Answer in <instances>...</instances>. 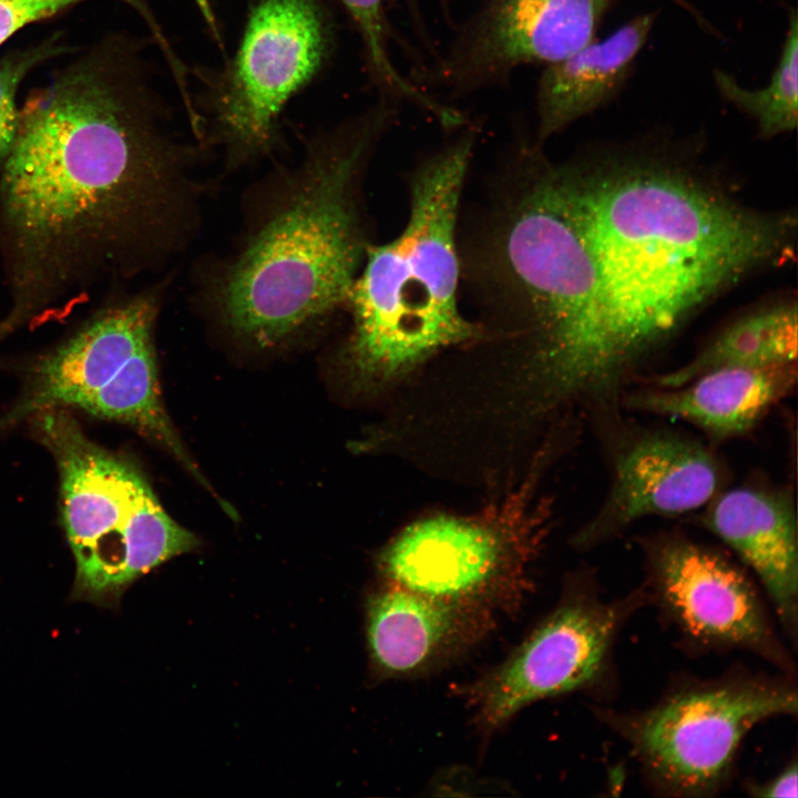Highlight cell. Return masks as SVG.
<instances>
[{
    "instance_id": "cell-15",
    "label": "cell",
    "mask_w": 798,
    "mask_h": 798,
    "mask_svg": "<svg viewBox=\"0 0 798 798\" xmlns=\"http://www.w3.org/2000/svg\"><path fill=\"white\" fill-rule=\"evenodd\" d=\"M796 381L797 364L719 368L678 387L627 392L623 403L688 421L715 439H728L749 431L790 393Z\"/></svg>"
},
{
    "instance_id": "cell-19",
    "label": "cell",
    "mask_w": 798,
    "mask_h": 798,
    "mask_svg": "<svg viewBox=\"0 0 798 798\" xmlns=\"http://www.w3.org/2000/svg\"><path fill=\"white\" fill-rule=\"evenodd\" d=\"M348 11L364 40L371 66L380 81L392 92L423 106L441 122L450 109L424 95L406 80L389 58L386 42L385 0H339Z\"/></svg>"
},
{
    "instance_id": "cell-8",
    "label": "cell",
    "mask_w": 798,
    "mask_h": 798,
    "mask_svg": "<svg viewBox=\"0 0 798 798\" xmlns=\"http://www.w3.org/2000/svg\"><path fill=\"white\" fill-rule=\"evenodd\" d=\"M330 44L319 0H253L239 48L211 103L213 135L227 168L272 150L283 108L319 71Z\"/></svg>"
},
{
    "instance_id": "cell-18",
    "label": "cell",
    "mask_w": 798,
    "mask_h": 798,
    "mask_svg": "<svg viewBox=\"0 0 798 798\" xmlns=\"http://www.w3.org/2000/svg\"><path fill=\"white\" fill-rule=\"evenodd\" d=\"M798 24L795 9L788 16V29L780 58L770 81L760 89L744 88L733 75L714 70L713 79L722 98L749 115L760 137L770 139L791 132L798 117Z\"/></svg>"
},
{
    "instance_id": "cell-13",
    "label": "cell",
    "mask_w": 798,
    "mask_h": 798,
    "mask_svg": "<svg viewBox=\"0 0 798 798\" xmlns=\"http://www.w3.org/2000/svg\"><path fill=\"white\" fill-rule=\"evenodd\" d=\"M494 627L491 610L385 582L366 604L370 665L381 678L432 669L478 644Z\"/></svg>"
},
{
    "instance_id": "cell-14",
    "label": "cell",
    "mask_w": 798,
    "mask_h": 798,
    "mask_svg": "<svg viewBox=\"0 0 798 798\" xmlns=\"http://www.w3.org/2000/svg\"><path fill=\"white\" fill-rule=\"evenodd\" d=\"M705 525L756 573L792 641L798 617L797 515L788 491L736 488L716 494Z\"/></svg>"
},
{
    "instance_id": "cell-2",
    "label": "cell",
    "mask_w": 798,
    "mask_h": 798,
    "mask_svg": "<svg viewBox=\"0 0 798 798\" xmlns=\"http://www.w3.org/2000/svg\"><path fill=\"white\" fill-rule=\"evenodd\" d=\"M136 80L90 57L20 109L0 166V337L62 318L98 285L158 269L194 239L198 150L167 133Z\"/></svg>"
},
{
    "instance_id": "cell-17",
    "label": "cell",
    "mask_w": 798,
    "mask_h": 798,
    "mask_svg": "<svg viewBox=\"0 0 798 798\" xmlns=\"http://www.w3.org/2000/svg\"><path fill=\"white\" fill-rule=\"evenodd\" d=\"M797 331L796 301L763 307L729 324L689 362L653 381L674 388L719 368L797 364Z\"/></svg>"
},
{
    "instance_id": "cell-11",
    "label": "cell",
    "mask_w": 798,
    "mask_h": 798,
    "mask_svg": "<svg viewBox=\"0 0 798 798\" xmlns=\"http://www.w3.org/2000/svg\"><path fill=\"white\" fill-rule=\"evenodd\" d=\"M648 559L656 596L684 634L791 667L758 594L732 562L682 538L658 542Z\"/></svg>"
},
{
    "instance_id": "cell-23",
    "label": "cell",
    "mask_w": 798,
    "mask_h": 798,
    "mask_svg": "<svg viewBox=\"0 0 798 798\" xmlns=\"http://www.w3.org/2000/svg\"><path fill=\"white\" fill-rule=\"evenodd\" d=\"M205 22L217 37L216 20L209 0H194Z\"/></svg>"
},
{
    "instance_id": "cell-9",
    "label": "cell",
    "mask_w": 798,
    "mask_h": 798,
    "mask_svg": "<svg viewBox=\"0 0 798 798\" xmlns=\"http://www.w3.org/2000/svg\"><path fill=\"white\" fill-rule=\"evenodd\" d=\"M796 713L797 693L788 684L734 677L673 694L631 718L624 733L657 786L699 796L725 781L755 725Z\"/></svg>"
},
{
    "instance_id": "cell-5",
    "label": "cell",
    "mask_w": 798,
    "mask_h": 798,
    "mask_svg": "<svg viewBox=\"0 0 798 798\" xmlns=\"http://www.w3.org/2000/svg\"><path fill=\"white\" fill-rule=\"evenodd\" d=\"M37 415L61 479L63 525L76 566L73 600L114 606L135 580L198 545L141 472L92 442L63 408Z\"/></svg>"
},
{
    "instance_id": "cell-21",
    "label": "cell",
    "mask_w": 798,
    "mask_h": 798,
    "mask_svg": "<svg viewBox=\"0 0 798 798\" xmlns=\"http://www.w3.org/2000/svg\"><path fill=\"white\" fill-rule=\"evenodd\" d=\"M88 0H0V45L29 23ZM142 10V0H120Z\"/></svg>"
},
{
    "instance_id": "cell-22",
    "label": "cell",
    "mask_w": 798,
    "mask_h": 798,
    "mask_svg": "<svg viewBox=\"0 0 798 798\" xmlns=\"http://www.w3.org/2000/svg\"><path fill=\"white\" fill-rule=\"evenodd\" d=\"M797 764L792 763L771 780L753 787V795L758 797H796L798 781Z\"/></svg>"
},
{
    "instance_id": "cell-3",
    "label": "cell",
    "mask_w": 798,
    "mask_h": 798,
    "mask_svg": "<svg viewBox=\"0 0 798 798\" xmlns=\"http://www.w3.org/2000/svg\"><path fill=\"white\" fill-rule=\"evenodd\" d=\"M390 99L307 141L247 196L238 246L198 266L195 306L232 336L275 348L345 310L370 243L364 180L395 116Z\"/></svg>"
},
{
    "instance_id": "cell-1",
    "label": "cell",
    "mask_w": 798,
    "mask_h": 798,
    "mask_svg": "<svg viewBox=\"0 0 798 798\" xmlns=\"http://www.w3.org/2000/svg\"><path fill=\"white\" fill-rule=\"evenodd\" d=\"M461 270L523 347L532 411L612 412L702 308L794 250L796 218L741 204L658 149L552 162L524 145Z\"/></svg>"
},
{
    "instance_id": "cell-7",
    "label": "cell",
    "mask_w": 798,
    "mask_h": 798,
    "mask_svg": "<svg viewBox=\"0 0 798 798\" xmlns=\"http://www.w3.org/2000/svg\"><path fill=\"white\" fill-rule=\"evenodd\" d=\"M163 288L111 301L35 366L0 430L52 408L74 407L134 427L162 444L214 493L181 441L161 397L154 328Z\"/></svg>"
},
{
    "instance_id": "cell-16",
    "label": "cell",
    "mask_w": 798,
    "mask_h": 798,
    "mask_svg": "<svg viewBox=\"0 0 798 798\" xmlns=\"http://www.w3.org/2000/svg\"><path fill=\"white\" fill-rule=\"evenodd\" d=\"M657 12H646L601 41L546 64L538 86V140L544 141L610 103L628 80Z\"/></svg>"
},
{
    "instance_id": "cell-6",
    "label": "cell",
    "mask_w": 798,
    "mask_h": 798,
    "mask_svg": "<svg viewBox=\"0 0 798 798\" xmlns=\"http://www.w3.org/2000/svg\"><path fill=\"white\" fill-rule=\"evenodd\" d=\"M548 451L524 480L481 510L428 515L403 528L377 557L382 581L492 612L519 608L550 530L551 503L536 488Z\"/></svg>"
},
{
    "instance_id": "cell-12",
    "label": "cell",
    "mask_w": 798,
    "mask_h": 798,
    "mask_svg": "<svg viewBox=\"0 0 798 798\" xmlns=\"http://www.w3.org/2000/svg\"><path fill=\"white\" fill-rule=\"evenodd\" d=\"M719 481L716 460L698 443L662 432L638 436L616 457L607 495L576 543L596 544L646 516L699 509Z\"/></svg>"
},
{
    "instance_id": "cell-4",
    "label": "cell",
    "mask_w": 798,
    "mask_h": 798,
    "mask_svg": "<svg viewBox=\"0 0 798 798\" xmlns=\"http://www.w3.org/2000/svg\"><path fill=\"white\" fill-rule=\"evenodd\" d=\"M474 137L434 153L409 184V215L389 243L368 246L345 305L350 316L340 358L358 386L406 377L436 355L484 340L479 321L458 305L460 202Z\"/></svg>"
},
{
    "instance_id": "cell-10",
    "label": "cell",
    "mask_w": 798,
    "mask_h": 798,
    "mask_svg": "<svg viewBox=\"0 0 798 798\" xmlns=\"http://www.w3.org/2000/svg\"><path fill=\"white\" fill-rule=\"evenodd\" d=\"M624 612L620 603L569 596L503 663L466 690L477 726L495 730L526 706L596 679Z\"/></svg>"
},
{
    "instance_id": "cell-20",
    "label": "cell",
    "mask_w": 798,
    "mask_h": 798,
    "mask_svg": "<svg viewBox=\"0 0 798 798\" xmlns=\"http://www.w3.org/2000/svg\"><path fill=\"white\" fill-rule=\"evenodd\" d=\"M55 40L9 53L0 59V166L9 155L18 132L16 96L23 78L39 63L58 54Z\"/></svg>"
}]
</instances>
